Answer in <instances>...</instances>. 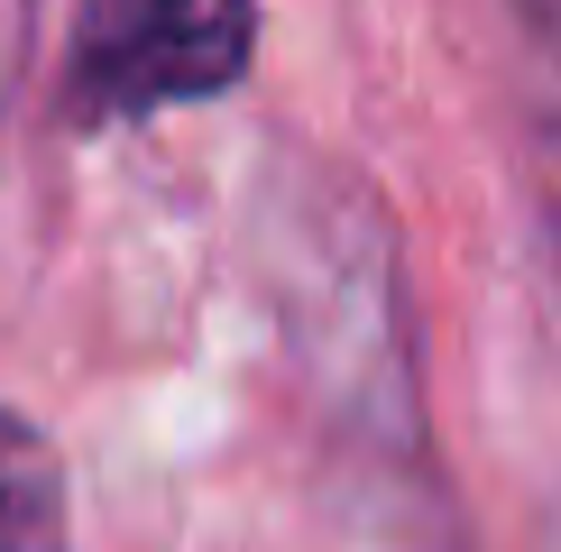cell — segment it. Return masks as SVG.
Returning a JSON list of instances; mask_svg holds the SVG:
<instances>
[{"label": "cell", "instance_id": "obj_4", "mask_svg": "<svg viewBox=\"0 0 561 552\" xmlns=\"http://www.w3.org/2000/svg\"><path fill=\"white\" fill-rule=\"evenodd\" d=\"M0 552H75V534H65V460L10 405H0Z\"/></svg>", "mask_w": 561, "mask_h": 552}, {"label": "cell", "instance_id": "obj_2", "mask_svg": "<svg viewBox=\"0 0 561 552\" xmlns=\"http://www.w3.org/2000/svg\"><path fill=\"white\" fill-rule=\"evenodd\" d=\"M259 56V0H75L65 120L129 129L184 102H221Z\"/></svg>", "mask_w": 561, "mask_h": 552}, {"label": "cell", "instance_id": "obj_6", "mask_svg": "<svg viewBox=\"0 0 561 552\" xmlns=\"http://www.w3.org/2000/svg\"><path fill=\"white\" fill-rule=\"evenodd\" d=\"M543 552H561V534H552V543H543Z\"/></svg>", "mask_w": 561, "mask_h": 552}, {"label": "cell", "instance_id": "obj_1", "mask_svg": "<svg viewBox=\"0 0 561 552\" xmlns=\"http://www.w3.org/2000/svg\"><path fill=\"white\" fill-rule=\"evenodd\" d=\"M276 322L322 433L368 479H424V368H414L396 221L359 175L295 166L276 194Z\"/></svg>", "mask_w": 561, "mask_h": 552}, {"label": "cell", "instance_id": "obj_5", "mask_svg": "<svg viewBox=\"0 0 561 552\" xmlns=\"http://www.w3.org/2000/svg\"><path fill=\"white\" fill-rule=\"evenodd\" d=\"M28 19H37V0H0V166H10V120H19V74H28Z\"/></svg>", "mask_w": 561, "mask_h": 552}, {"label": "cell", "instance_id": "obj_3", "mask_svg": "<svg viewBox=\"0 0 561 552\" xmlns=\"http://www.w3.org/2000/svg\"><path fill=\"white\" fill-rule=\"evenodd\" d=\"M506 65H516V148L525 203L561 286V0H506Z\"/></svg>", "mask_w": 561, "mask_h": 552}]
</instances>
